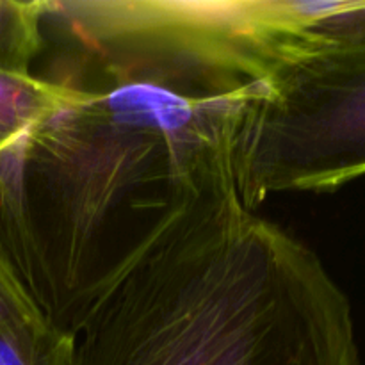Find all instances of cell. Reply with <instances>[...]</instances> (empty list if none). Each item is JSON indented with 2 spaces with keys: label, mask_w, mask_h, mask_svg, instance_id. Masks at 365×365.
Instances as JSON below:
<instances>
[{
  "label": "cell",
  "mask_w": 365,
  "mask_h": 365,
  "mask_svg": "<svg viewBox=\"0 0 365 365\" xmlns=\"http://www.w3.org/2000/svg\"><path fill=\"white\" fill-rule=\"evenodd\" d=\"M41 317L45 316L39 312L36 303L25 292L24 285L0 253V327Z\"/></svg>",
  "instance_id": "ba28073f"
},
{
  "label": "cell",
  "mask_w": 365,
  "mask_h": 365,
  "mask_svg": "<svg viewBox=\"0 0 365 365\" xmlns=\"http://www.w3.org/2000/svg\"><path fill=\"white\" fill-rule=\"evenodd\" d=\"M337 2L41 0L48 84L98 93L145 82L196 100H245L278 68L330 41Z\"/></svg>",
  "instance_id": "3957f363"
},
{
  "label": "cell",
  "mask_w": 365,
  "mask_h": 365,
  "mask_svg": "<svg viewBox=\"0 0 365 365\" xmlns=\"http://www.w3.org/2000/svg\"><path fill=\"white\" fill-rule=\"evenodd\" d=\"M41 0H0V71L32 75L41 48Z\"/></svg>",
  "instance_id": "52a82bcc"
},
{
  "label": "cell",
  "mask_w": 365,
  "mask_h": 365,
  "mask_svg": "<svg viewBox=\"0 0 365 365\" xmlns=\"http://www.w3.org/2000/svg\"><path fill=\"white\" fill-rule=\"evenodd\" d=\"M241 103L145 82L68 89L0 150V253L50 323L68 330L168 217L234 178Z\"/></svg>",
  "instance_id": "6da1fadb"
},
{
  "label": "cell",
  "mask_w": 365,
  "mask_h": 365,
  "mask_svg": "<svg viewBox=\"0 0 365 365\" xmlns=\"http://www.w3.org/2000/svg\"><path fill=\"white\" fill-rule=\"evenodd\" d=\"M68 89L32 75L0 71V150L57 106Z\"/></svg>",
  "instance_id": "5b68a950"
},
{
  "label": "cell",
  "mask_w": 365,
  "mask_h": 365,
  "mask_svg": "<svg viewBox=\"0 0 365 365\" xmlns=\"http://www.w3.org/2000/svg\"><path fill=\"white\" fill-rule=\"evenodd\" d=\"M68 331L73 365H362L348 296L234 178L168 217Z\"/></svg>",
  "instance_id": "7a4b0ae2"
},
{
  "label": "cell",
  "mask_w": 365,
  "mask_h": 365,
  "mask_svg": "<svg viewBox=\"0 0 365 365\" xmlns=\"http://www.w3.org/2000/svg\"><path fill=\"white\" fill-rule=\"evenodd\" d=\"M232 170L250 210L277 192H331L365 177V2H353L327 45L242 100Z\"/></svg>",
  "instance_id": "277c9868"
},
{
  "label": "cell",
  "mask_w": 365,
  "mask_h": 365,
  "mask_svg": "<svg viewBox=\"0 0 365 365\" xmlns=\"http://www.w3.org/2000/svg\"><path fill=\"white\" fill-rule=\"evenodd\" d=\"M0 365H73V337L45 317L0 327Z\"/></svg>",
  "instance_id": "8992f818"
}]
</instances>
